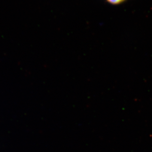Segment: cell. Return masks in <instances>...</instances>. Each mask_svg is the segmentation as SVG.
<instances>
[{"label": "cell", "mask_w": 152, "mask_h": 152, "mask_svg": "<svg viewBox=\"0 0 152 152\" xmlns=\"http://www.w3.org/2000/svg\"><path fill=\"white\" fill-rule=\"evenodd\" d=\"M108 3L113 5H117L123 3L125 0H106Z\"/></svg>", "instance_id": "6da1fadb"}]
</instances>
